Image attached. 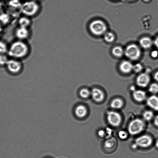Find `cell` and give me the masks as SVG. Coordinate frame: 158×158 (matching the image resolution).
<instances>
[{
  "instance_id": "3",
  "label": "cell",
  "mask_w": 158,
  "mask_h": 158,
  "mask_svg": "<svg viewBox=\"0 0 158 158\" xmlns=\"http://www.w3.org/2000/svg\"><path fill=\"white\" fill-rule=\"evenodd\" d=\"M145 124L141 119L136 118L131 121L128 125V130L132 135L140 134L144 129Z\"/></svg>"
},
{
  "instance_id": "15",
  "label": "cell",
  "mask_w": 158,
  "mask_h": 158,
  "mask_svg": "<svg viewBox=\"0 0 158 158\" xmlns=\"http://www.w3.org/2000/svg\"><path fill=\"white\" fill-rule=\"evenodd\" d=\"M31 19L29 17L23 15L19 19V26L29 28L31 25Z\"/></svg>"
},
{
  "instance_id": "40",
  "label": "cell",
  "mask_w": 158,
  "mask_h": 158,
  "mask_svg": "<svg viewBox=\"0 0 158 158\" xmlns=\"http://www.w3.org/2000/svg\"><path fill=\"white\" fill-rule=\"evenodd\" d=\"M128 1H135V0H128Z\"/></svg>"
},
{
  "instance_id": "1",
  "label": "cell",
  "mask_w": 158,
  "mask_h": 158,
  "mask_svg": "<svg viewBox=\"0 0 158 158\" xmlns=\"http://www.w3.org/2000/svg\"><path fill=\"white\" fill-rule=\"evenodd\" d=\"M31 48L26 41L17 40L9 46L7 54L11 58L21 60L28 56Z\"/></svg>"
},
{
  "instance_id": "10",
  "label": "cell",
  "mask_w": 158,
  "mask_h": 158,
  "mask_svg": "<svg viewBox=\"0 0 158 158\" xmlns=\"http://www.w3.org/2000/svg\"><path fill=\"white\" fill-rule=\"evenodd\" d=\"M150 82L149 76L146 73H142L137 77L136 83L139 87L145 88L148 86Z\"/></svg>"
},
{
  "instance_id": "24",
  "label": "cell",
  "mask_w": 158,
  "mask_h": 158,
  "mask_svg": "<svg viewBox=\"0 0 158 158\" xmlns=\"http://www.w3.org/2000/svg\"><path fill=\"white\" fill-rule=\"evenodd\" d=\"M115 139L112 138L108 139L106 141L105 143V148H111L114 146V144L115 143Z\"/></svg>"
},
{
  "instance_id": "18",
  "label": "cell",
  "mask_w": 158,
  "mask_h": 158,
  "mask_svg": "<svg viewBox=\"0 0 158 158\" xmlns=\"http://www.w3.org/2000/svg\"><path fill=\"white\" fill-rule=\"evenodd\" d=\"M123 105V100L120 98H115L111 102L110 106L113 109H118L122 108Z\"/></svg>"
},
{
  "instance_id": "16",
  "label": "cell",
  "mask_w": 158,
  "mask_h": 158,
  "mask_svg": "<svg viewBox=\"0 0 158 158\" xmlns=\"http://www.w3.org/2000/svg\"><path fill=\"white\" fill-rule=\"evenodd\" d=\"M75 115L79 118H83L86 115L87 110L83 105H79L76 108L75 111Z\"/></svg>"
},
{
  "instance_id": "22",
  "label": "cell",
  "mask_w": 158,
  "mask_h": 158,
  "mask_svg": "<svg viewBox=\"0 0 158 158\" xmlns=\"http://www.w3.org/2000/svg\"><path fill=\"white\" fill-rule=\"evenodd\" d=\"M154 113L152 111L150 110L145 111L143 114V118L147 121L151 120L154 117Z\"/></svg>"
},
{
  "instance_id": "30",
  "label": "cell",
  "mask_w": 158,
  "mask_h": 158,
  "mask_svg": "<svg viewBox=\"0 0 158 158\" xmlns=\"http://www.w3.org/2000/svg\"><path fill=\"white\" fill-rule=\"evenodd\" d=\"M106 131L108 135L107 138H108L110 137V136L111 135V134H112V130L110 128H106Z\"/></svg>"
},
{
  "instance_id": "25",
  "label": "cell",
  "mask_w": 158,
  "mask_h": 158,
  "mask_svg": "<svg viewBox=\"0 0 158 158\" xmlns=\"http://www.w3.org/2000/svg\"><path fill=\"white\" fill-rule=\"evenodd\" d=\"M80 97L83 98H87L89 97L90 95V92L88 89L86 88H83L80 91L79 93Z\"/></svg>"
},
{
  "instance_id": "31",
  "label": "cell",
  "mask_w": 158,
  "mask_h": 158,
  "mask_svg": "<svg viewBox=\"0 0 158 158\" xmlns=\"http://www.w3.org/2000/svg\"><path fill=\"white\" fill-rule=\"evenodd\" d=\"M158 55V52L156 51H153L151 53V56H152L153 58H156V57Z\"/></svg>"
},
{
  "instance_id": "39",
  "label": "cell",
  "mask_w": 158,
  "mask_h": 158,
  "mask_svg": "<svg viewBox=\"0 0 158 158\" xmlns=\"http://www.w3.org/2000/svg\"><path fill=\"white\" fill-rule=\"evenodd\" d=\"M145 2H148L150 1V0H143Z\"/></svg>"
},
{
  "instance_id": "11",
  "label": "cell",
  "mask_w": 158,
  "mask_h": 158,
  "mask_svg": "<svg viewBox=\"0 0 158 158\" xmlns=\"http://www.w3.org/2000/svg\"><path fill=\"white\" fill-rule=\"evenodd\" d=\"M91 94L93 99L97 103L102 102L104 99V94L101 90L98 88H94L91 91Z\"/></svg>"
},
{
  "instance_id": "35",
  "label": "cell",
  "mask_w": 158,
  "mask_h": 158,
  "mask_svg": "<svg viewBox=\"0 0 158 158\" xmlns=\"http://www.w3.org/2000/svg\"><path fill=\"white\" fill-rule=\"evenodd\" d=\"M137 145H136L135 143L134 144L132 145V148L133 149H135V148H137Z\"/></svg>"
},
{
  "instance_id": "37",
  "label": "cell",
  "mask_w": 158,
  "mask_h": 158,
  "mask_svg": "<svg viewBox=\"0 0 158 158\" xmlns=\"http://www.w3.org/2000/svg\"><path fill=\"white\" fill-rule=\"evenodd\" d=\"M156 146L158 148V140H157L156 143Z\"/></svg>"
},
{
  "instance_id": "6",
  "label": "cell",
  "mask_w": 158,
  "mask_h": 158,
  "mask_svg": "<svg viewBox=\"0 0 158 158\" xmlns=\"http://www.w3.org/2000/svg\"><path fill=\"white\" fill-rule=\"evenodd\" d=\"M141 51L139 48L135 44H131L126 48L125 51L126 56L130 60H138L140 56Z\"/></svg>"
},
{
  "instance_id": "27",
  "label": "cell",
  "mask_w": 158,
  "mask_h": 158,
  "mask_svg": "<svg viewBox=\"0 0 158 158\" xmlns=\"http://www.w3.org/2000/svg\"><path fill=\"white\" fill-rule=\"evenodd\" d=\"M118 135L119 137L122 140H125L128 137L127 133L123 131H119Z\"/></svg>"
},
{
  "instance_id": "5",
  "label": "cell",
  "mask_w": 158,
  "mask_h": 158,
  "mask_svg": "<svg viewBox=\"0 0 158 158\" xmlns=\"http://www.w3.org/2000/svg\"><path fill=\"white\" fill-rule=\"evenodd\" d=\"M7 70L12 75H17L21 72L23 69V64L21 60L15 59H9L6 65Z\"/></svg>"
},
{
  "instance_id": "14",
  "label": "cell",
  "mask_w": 158,
  "mask_h": 158,
  "mask_svg": "<svg viewBox=\"0 0 158 158\" xmlns=\"http://www.w3.org/2000/svg\"><path fill=\"white\" fill-rule=\"evenodd\" d=\"M133 97L136 101L141 102L146 99V93L141 90H136L133 92Z\"/></svg>"
},
{
  "instance_id": "9",
  "label": "cell",
  "mask_w": 158,
  "mask_h": 158,
  "mask_svg": "<svg viewBox=\"0 0 158 158\" xmlns=\"http://www.w3.org/2000/svg\"><path fill=\"white\" fill-rule=\"evenodd\" d=\"M152 142V139L151 136L145 135L137 138L135 140V143L137 147L146 148L151 146Z\"/></svg>"
},
{
  "instance_id": "32",
  "label": "cell",
  "mask_w": 158,
  "mask_h": 158,
  "mask_svg": "<svg viewBox=\"0 0 158 158\" xmlns=\"http://www.w3.org/2000/svg\"><path fill=\"white\" fill-rule=\"evenodd\" d=\"M154 123L156 126L158 127V115L156 116L154 119Z\"/></svg>"
},
{
  "instance_id": "19",
  "label": "cell",
  "mask_w": 158,
  "mask_h": 158,
  "mask_svg": "<svg viewBox=\"0 0 158 158\" xmlns=\"http://www.w3.org/2000/svg\"><path fill=\"white\" fill-rule=\"evenodd\" d=\"M112 52L113 55L117 57H122L124 53L123 49L119 46L114 47L112 49Z\"/></svg>"
},
{
  "instance_id": "23",
  "label": "cell",
  "mask_w": 158,
  "mask_h": 158,
  "mask_svg": "<svg viewBox=\"0 0 158 158\" xmlns=\"http://www.w3.org/2000/svg\"><path fill=\"white\" fill-rule=\"evenodd\" d=\"M9 60L8 57L5 54H0V66H6Z\"/></svg>"
},
{
  "instance_id": "7",
  "label": "cell",
  "mask_w": 158,
  "mask_h": 158,
  "mask_svg": "<svg viewBox=\"0 0 158 158\" xmlns=\"http://www.w3.org/2000/svg\"><path fill=\"white\" fill-rule=\"evenodd\" d=\"M15 35L17 40L26 41L30 38L31 32L29 28L18 26L15 29Z\"/></svg>"
},
{
  "instance_id": "26",
  "label": "cell",
  "mask_w": 158,
  "mask_h": 158,
  "mask_svg": "<svg viewBox=\"0 0 158 158\" xmlns=\"http://www.w3.org/2000/svg\"><path fill=\"white\" fill-rule=\"evenodd\" d=\"M149 92L152 94H156L158 93V85L156 83H153L150 85L148 89Z\"/></svg>"
},
{
  "instance_id": "13",
  "label": "cell",
  "mask_w": 158,
  "mask_h": 158,
  "mask_svg": "<svg viewBox=\"0 0 158 158\" xmlns=\"http://www.w3.org/2000/svg\"><path fill=\"white\" fill-rule=\"evenodd\" d=\"M147 104L148 106L155 111H158V97L156 95L150 97L147 101Z\"/></svg>"
},
{
  "instance_id": "20",
  "label": "cell",
  "mask_w": 158,
  "mask_h": 158,
  "mask_svg": "<svg viewBox=\"0 0 158 158\" xmlns=\"http://www.w3.org/2000/svg\"><path fill=\"white\" fill-rule=\"evenodd\" d=\"M9 46L7 43L2 41H0V54H6L8 51Z\"/></svg>"
},
{
  "instance_id": "29",
  "label": "cell",
  "mask_w": 158,
  "mask_h": 158,
  "mask_svg": "<svg viewBox=\"0 0 158 158\" xmlns=\"http://www.w3.org/2000/svg\"><path fill=\"white\" fill-rule=\"evenodd\" d=\"M98 135L100 137H103L105 135V132L103 130H100L98 131Z\"/></svg>"
},
{
  "instance_id": "34",
  "label": "cell",
  "mask_w": 158,
  "mask_h": 158,
  "mask_svg": "<svg viewBox=\"0 0 158 158\" xmlns=\"http://www.w3.org/2000/svg\"><path fill=\"white\" fill-rule=\"evenodd\" d=\"M154 44L155 45L156 47L158 49V36L156 39L154 41Z\"/></svg>"
},
{
  "instance_id": "17",
  "label": "cell",
  "mask_w": 158,
  "mask_h": 158,
  "mask_svg": "<svg viewBox=\"0 0 158 158\" xmlns=\"http://www.w3.org/2000/svg\"><path fill=\"white\" fill-rule=\"evenodd\" d=\"M152 40L149 37H145L141 39L140 40V44L143 48L148 49L150 48L152 46Z\"/></svg>"
},
{
  "instance_id": "8",
  "label": "cell",
  "mask_w": 158,
  "mask_h": 158,
  "mask_svg": "<svg viewBox=\"0 0 158 158\" xmlns=\"http://www.w3.org/2000/svg\"><path fill=\"white\" fill-rule=\"evenodd\" d=\"M107 119L109 124L114 127H118L122 122L121 116L116 111H108L107 113Z\"/></svg>"
},
{
  "instance_id": "12",
  "label": "cell",
  "mask_w": 158,
  "mask_h": 158,
  "mask_svg": "<svg viewBox=\"0 0 158 158\" xmlns=\"http://www.w3.org/2000/svg\"><path fill=\"white\" fill-rule=\"evenodd\" d=\"M133 66L132 63L130 62L125 61L121 63L119 68L121 72L127 74L133 70Z\"/></svg>"
},
{
  "instance_id": "28",
  "label": "cell",
  "mask_w": 158,
  "mask_h": 158,
  "mask_svg": "<svg viewBox=\"0 0 158 158\" xmlns=\"http://www.w3.org/2000/svg\"><path fill=\"white\" fill-rule=\"evenodd\" d=\"M143 69V66L140 63H137L133 66V70L135 72L139 73L141 72Z\"/></svg>"
},
{
  "instance_id": "4",
  "label": "cell",
  "mask_w": 158,
  "mask_h": 158,
  "mask_svg": "<svg viewBox=\"0 0 158 158\" xmlns=\"http://www.w3.org/2000/svg\"><path fill=\"white\" fill-rule=\"evenodd\" d=\"M89 29L91 33L96 35H101L105 33L107 30L106 24L100 20H95L90 23Z\"/></svg>"
},
{
  "instance_id": "36",
  "label": "cell",
  "mask_w": 158,
  "mask_h": 158,
  "mask_svg": "<svg viewBox=\"0 0 158 158\" xmlns=\"http://www.w3.org/2000/svg\"><path fill=\"white\" fill-rule=\"evenodd\" d=\"M131 91H135V87L134 86H132L131 87Z\"/></svg>"
},
{
  "instance_id": "21",
  "label": "cell",
  "mask_w": 158,
  "mask_h": 158,
  "mask_svg": "<svg viewBox=\"0 0 158 158\" xmlns=\"http://www.w3.org/2000/svg\"><path fill=\"white\" fill-rule=\"evenodd\" d=\"M104 39L107 42L112 43L115 39V36L112 32H106L105 34Z\"/></svg>"
},
{
  "instance_id": "2",
  "label": "cell",
  "mask_w": 158,
  "mask_h": 158,
  "mask_svg": "<svg viewBox=\"0 0 158 158\" xmlns=\"http://www.w3.org/2000/svg\"><path fill=\"white\" fill-rule=\"evenodd\" d=\"M40 10V5L35 1H26L22 6V13L23 15L30 18L36 16Z\"/></svg>"
},
{
  "instance_id": "33",
  "label": "cell",
  "mask_w": 158,
  "mask_h": 158,
  "mask_svg": "<svg viewBox=\"0 0 158 158\" xmlns=\"http://www.w3.org/2000/svg\"><path fill=\"white\" fill-rule=\"evenodd\" d=\"M154 78L156 81L158 82V71L154 75Z\"/></svg>"
},
{
  "instance_id": "38",
  "label": "cell",
  "mask_w": 158,
  "mask_h": 158,
  "mask_svg": "<svg viewBox=\"0 0 158 158\" xmlns=\"http://www.w3.org/2000/svg\"><path fill=\"white\" fill-rule=\"evenodd\" d=\"M2 30V28L1 27V26H0V32H1Z\"/></svg>"
}]
</instances>
